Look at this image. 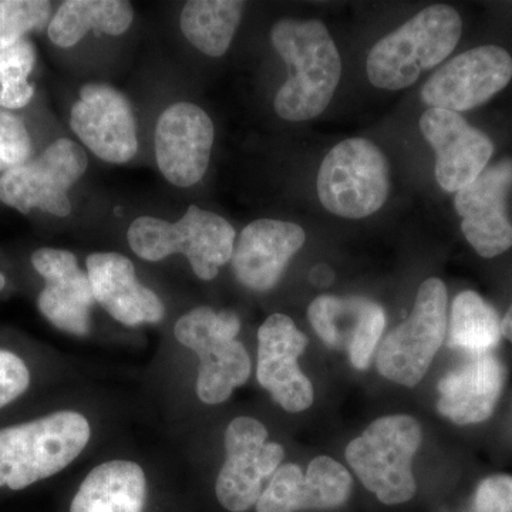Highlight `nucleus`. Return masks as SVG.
<instances>
[{
	"instance_id": "7ed1b4c3",
	"label": "nucleus",
	"mask_w": 512,
	"mask_h": 512,
	"mask_svg": "<svg viewBox=\"0 0 512 512\" xmlns=\"http://www.w3.org/2000/svg\"><path fill=\"white\" fill-rule=\"evenodd\" d=\"M461 33L463 20L451 6L421 10L370 50L366 63L370 83L392 92L413 86L421 73L450 56Z\"/></svg>"
},
{
	"instance_id": "4468645a",
	"label": "nucleus",
	"mask_w": 512,
	"mask_h": 512,
	"mask_svg": "<svg viewBox=\"0 0 512 512\" xmlns=\"http://www.w3.org/2000/svg\"><path fill=\"white\" fill-rule=\"evenodd\" d=\"M308 346L305 333L284 313H274L258 330L256 379L288 413L308 410L315 399L311 380L298 359Z\"/></svg>"
},
{
	"instance_id": "f3484780",
	"label": "nucleus",
	"mask_w": 512,
	"mask_h": 512,
	"mask_svg": "<svg viewBox=\"0 0 512 512\" xmlns=\"http://www.w3.org/2000/svg\"><path fill=\"white\" fill-rule=\"evenodd\" d=\"M420 130L436 151L434 175L444 191L457 192L473 183L493 157L490 137L454 111H424Z\"/></svg>"
},
{
	"instance_id": "f03ea898",
	"label": "nucleus",
	"mask_w": 512,
	"mask_h": 512,
	"mask_svg": "<svg viewBox=\"0 0 512 512\" xmlns=\"http://www.w3.org/2000/svg\"><path fill=\"white\" fill-rule=\"evenodd\" d=\"M90 439L89 420L73 410L0 429V488L25 490L56 476L83 453Z\"/></svg>"
},
{
	"instance_id": "f257e3e1",
	"label": "nucleus",
	"mask_w": 512,
	"mask_h": 512,
	"mask_svg": "<svg viewBox=\"0 0 512 512\" xmlns=\"http://www.w3.org/2000/svg\"><path fill=\"white\" fill-rule=\"evenodd\" d=\"M271 40L289 67L274 100L276 114L288 121L315 119L329 106L342 77L332 36L320 20L282 19L272 28Z\"/></svg>"
},
{
	"instance_id": "2eb2a0df",
	"label": "nucleus",
	"mask_w": 512,
	"mask_h": 512,
	"mask_svg": "<svg viewBox=\"0 0 512 512\" xmlns=\"http://www.w3.org/2000/svg\"><path fill=\"white\" fill-rule=\"evenodd\" d=\"M512 188V160L485 167L473 183L456 192L454 207L463 218L461 231L478 255L494 258L512 248L507 198Z\"/></svg>"
},
{
	"instance_id": "f8f14e48",
	"label": "nucleus",
	"mask_w": 512,
	"mask_h": 512,
	"mask_svg": "<svg viewBox=\"0 0 512 512\" xmlns=\"http://www.w3.org/2000/svg\"><path fill=\"white\" fill-rule=\"evenodd\" d=\"M70 127L106 163H128L137 154V121L130 101L109 84L90 83L80 90Z\"/></svg>"
},
{
	"instance_id": "b1692460",
	"label": "nucleus",
	"mask_w": 512,
	"mask_h": 512,
	"mask_svg": "<svg viewBox=\"0 0 512 512\" xmlns=\"http://www.w3.org/2000/svg\"><path fill=\"white\" fill-rule=\"evenodd\" d=\"M133 19V6L124 0H67L50 19L47 35L56 46L67 49L77 45L90 30L123 35Z\"/></svg>"
},
{
	"instance_id": "393cba45",
	"label": "nucleus",
	"mask_w": 512,
	"mask_h": 512,
	"mask_svg": "<svg viewBox=\"0 0 512 512\" xmlns=\"http://www.w3.org/2000/svg\"><path fill=\"white\" fill-rule=\"evenodd\" d=\"M244 8L245 3L238 0H190L181 10V32L204 55L224 56L241 23Z\"/></svg>"
},
{
	"instance_id": "1a4fd4ad",
	"label": "nucleus",
	"mask_w": 512,
	"mask_h": 512,
	"mask_svg": "<svg viewBox=\"0 0 512 512\" xmlns=\"http://www.w3.org/2000/svg\"><path fill=\"white\" fill-rule=\"evenodd\" d=\"M89 158L79 144L60 138L28 163L0 177V201L22 214L40 210L55 217L72 212L69 191L86 173Z\"/></svg>"
},
{
	"instance_id": "5701e85b",
	"label": "nucleus",
	"mask_w": 512,
	"mask_h": 512,
	"mask_svg": "<svg viewBox=\"0 0 512 512\" xmlns=\"http://www.w3.org/2000/svg\"><path fill=\"white\" fill-rule=\"evenodd\" d=\"M147 494V477L140 464L106 461L84 478L70 512H144Z\"/></svg>"
},
{
	"instance_id": "6ab92c4d",
	"label": "nucleus",
	"mask_w": 512,
	"mask_h": 512,
	"mask_svg": "<svg viewBox=\"0 0 512 512\" xmlns=\"http://www.w3.org/2000/svg\"><path fill=\"white\" fill-rule=\"evenodd\" d=\"M352 476L333 458L319 456L303 473L296 464H282L256 503V512L333 510L352 494Z\"/></svg>"
},
{
	"instance_id": "cd10ccee",
	"label": "nucleus",
	"mask_w": 512,
	"mask_h": 512,
	"mask_svg": "<svg viewBox=\"0 0 512 512\" xmlns=\"http://www.w3.org/2000/svg\"><path fill=\"white\" fill-rule=\"evenodd\" d=\"M52 3L45 0H2L0 2V52L45 28Z\"/></svg>"
},
{
	"instance_id": "c756f323",
	"label": "nucleus",
	"mask_w": 512,
	"mask_h": 512,
	"mask_svg": "<svg viewBox=\"0 0 512 512\" xmlns=\"http://www.w3.org/2000/svg\"><path fill=\"white\" fill-rule=\"evenodd\" d=\"M29 386V367L22 357L0 349V409L19 399Z\"/></svg>"
},
{
	"instance_id": "7c9ffc66",
	"label": "nucleus",
	"mask_w": 512,
	"mask_h": 512,
	"mask_svg": "<svg viewBox=\"0 0 512 512\" xmlns=\"http://www.w3.org/2000/svg\"><path fill=\"white\" fill-rule=\"evenodd\" d=\"M474 512H512V477L484 478L474 494Z\"/></svg>"
},
{
	"instance_id": "423d86ee",
	"label": "nucleus",
	"mask_w": 512,
	"mask_h": 512,
	"mask_svg": "<svg viewBox=\"0 0 512 512\" xmlns=\"http://www.w3.org/2000/svg\"><path fill=\"white\" fill-rule=\"evenodd\" d=\"M239 330L237 313L214 311L210 306H198L175 323L177 342L200 359L197 394L208 406L227 402L251 376V357L237 340Z\"/></svg>"
},
{
	"instance_id": "ddd939ff",
	"label": "nucleus",
	"mask_w": 512,
	"mask_h": 512,
	"mask_svg": "<svg viewBox=\"0 0 512 512\" xmlns=\"http://www.w3.org/2000/svg\"><path fill=\"white\" fill-rule=\"evenodd\" d=\"M215 128L197 104H171L158 117L154 148L161 174L175 187L200 183L210 165Z\"/></svg>"
},
{
	"instance_id": "412c9836",
	"label": "nucleus",
	"mask_w": 512,
	"mask_h": 512,
	"mask_svg": "<svg viewBox=\"0 0 512 512\" xmlns=\"http://www.w3.org/2000/svg\"><path fill=\"white\" fill-rule=\"evenodd\" d=\"M87 275L94 299L121 325H154L165 316L160 296L138 281L136 266L117 252H96L87 256Z\"/></svg>"
},
{
	"instance_id": "aec40b11",
	"label": "nucleus",
	"mask_w": 512,
	"mask_h": 512,
	"mask_svg": "<svg viewBox=\"0 0 512 512\" xmlns=\"http://www.w3.org/2000/svg\"><path fill=\"white\" fill-rule=\"evenodd\" d=\"M305 242V231L293 222H251L235 241L231 258L235 278L251 291H271Z\"/></svg>"
},
{
	"instance_id": "6e6552de",
	"label": "nucleus",
	"mask_w": 512,
	"mask_h": 512,
	"mask_svg": "<svg viewBox=\"0 0 512 512\" xmlns=\"http://www.w3.org/2000/svg\"><path fill=\"white\" fill-rule=\"evenodd\" d=\"M447 301L439 278L421 284L409 318L377 349L376 366L384 379L404 387H416L424 379L447 335Z\"/></svg>"
},
{
	"instance_id": "9b49d317",
	"label": "nucleus",
	"mask_w": 512,
	"mask_h": 512,
	"mask_svg": "<svg viewBox=\"0 0 512 512\" xmlns=\"http://www.w3.org/2000/svg\"><path fill=\"white\" fill-rule=\"evenodd\" d=\"M512 79V57L498 46L468 50L443 64L421 89L431 109L467 111L487 103Z\"/></svg>"
},
{
	"instance_id": "dca6fc26",
	"label": "nucleus",
	"mask_w": 512,
	"mask_h": 512,
	"mask_svg": "<svg viewBox=\"0 0 512 512\" xmlns=\"http://www.w3.org/2000/svg\"><path fill=\"white\" fill-rule=\"evenodd\" d=\"M308 319L328 348L348 353L355 369H369L386 328L379 303L363 296L322 295L309 306Z\"/></svg>"
},
{
	"instance_id": "a211bd4d",
	"label": "nucleus",
	"mask_w": 512,
	"mask_h": 512,
	"mask_svg": "<svg viewBox=\"0 0 512 512\" xmlns=\"http://www.w3.org/2000/svg\"><path fill=\"white\" fill-rule=\"evenodd\" d=\"M32 265L45 279L39 293V311L55 328L74 336L89 335L94 299L89 275L66 249L40 248L33 252Z\"/></svg>"
},
{
	"instance_id": "0eeeda50",
	"label": "nucleus",
	"mask_w": 512,
	"mask_h": 512,
	"mask_svg": "<svg viewBox=\"0 0 512 512\" xmlns=\"http://www.w3.org/2000/svg\"><path fill=\"white\" fill-rule=\"evenodd\" d=\"M390 190V168L383 151L366 138L336 144L323 158L318 195L338 217L362 220L383 207Z\"/></svg>"
},
{
	"instance_id": "9d476101",
	"label": "nucleus",
	"mask_w": 512,
	"mask_h": 512,
	"mask_svg": "<svg viewBox=\"0 0 512 512\" xmlns=\"http://www.w3.org/2000/svg\"><path fill=\"white\" fill-rule=\"evenodd\" d=\"M268 430L254 417H237L225 430V461L215 481V495L231 512L255 507L266 483L284 463L285 448L268 441Z\"/></svg>"
},
{
	"instance_id": "bb28decb",
	"label": "nucleus",
	"mask_w": 512,
	"mask_h": 512,
	"mask_svg": "<svg viewBox=\"0 0 512 512\" xmlns=\"http://www.w3.org/2000/svg\"><path fill=\"white\" fill-rule=\"evenodd\" d=\"M36 49L29 39L0 52V107L5 110L28 106L35 94L29 82L35 69Z\"/></svg>"
},
{
	"instance_id": "39448f33",
	"label": "nucleus",
	"mask_w": 512,
	"mask_h": 512,
	"mask_svg": "<svg viewBox=\"0 0 512 512\" xmlns=\"http://www.w3.org/2000/svg\"><path fill=\"white\" fill-rule=\"evenodd\" d=\"M423 441L419 421L407 414L380 417L350 441L345 457L353 473L380 503L399 505L417 491L413 457Z\"/></svg>"
},
{
	"instance_id": "473e14b6",
	"label": "nucleus",
	"mask_w": 512,
	"mask_h": 512,
	"mask_svg": "<svg viewBox=\"0 0 512 512\" xmlns=\"http://www.w3.org/2000/svg\"><path fill=\"white\" fill-rule=\"evenodd\" d=\"M6 285V278L2 274H0V292L3 291V288H5Z\"/></svg>"
},
{
	"instance_id": "c85d7f7f",
	"label": "nucleus",
	"mask_w": 512,
	"mask_h": 512,
	"mask_svg": "<svg viewBox=\"0 0 512 512\" xmlns=\"http://www.w3.org/2000/svg\"><path fill=\"white\" fill-rule=\"evenodd\" d=\"M32 153V138L25 123L0 107V173H8L28 163Z\"/></svg>"
},
{
	"instance_id": "20e7f679",
	"label": "nucleus",
	"mask_w": 512,
	"mask_h": 512,
	"mask_svg": "<svg viewBox=\"0 0 512 512\" xmlns=\"http://www.w3.org/2000/svg\"><path fill=\"white\" fill-rule=\"evenodd\" d=\"M127 241L131 251L148 262L183 254L198 278L212 281L231 261L237 232L215 212L191 205L177 222L137 218L128 228Z\"/></svg>"
},
{
	"instance_id": "a878e982",
	"label": "nucleus",
	"mask_w": 512,
	"mask_h": 512,
	"mask_svg": "<svg viewBox=\"0 0 512 512\" xmlns=\"http://www.w3.org/2000/svg\"><path fill=\"white\" fill-rule=\"evenodd\" d=\"M447 346L471 356L490 353L503 338L497 311L478 293H458L451 306Z\"/></svg>"
},
{
	"instance_id": "2f4dec72",
	"label": "nucleus",
	"mask_w": 512,
	"mask_h": 512,
	"mask_svg": "<svg viewBox=\"0 0 512 512\" xmlns=\"http://www.w3.org/2000/svg\"><path fill=\"white\" fill-rule=\"evenodd\" d=\"M501 332H503L504 338L512 343V305L505 313L504 319L501 320Z\"/></svg>"
},
{
	"instance_id": "4be33fe9",
	"label": "nucleus",
	"mask_w": 512,
	"mask_h": 512,
	"mask_svg": "<svg viewBox=\"0 0 512 512\" xmlns=\"http://www.w3.org/2000/svg\"><path fill=\"white\" fill-rule=\"evenodd\" d=\"M504 377L503 363L491 353L471 356L440 380L437 412L458 426L484 423L500 400Z\"/></svg>"
}]
</instances>
